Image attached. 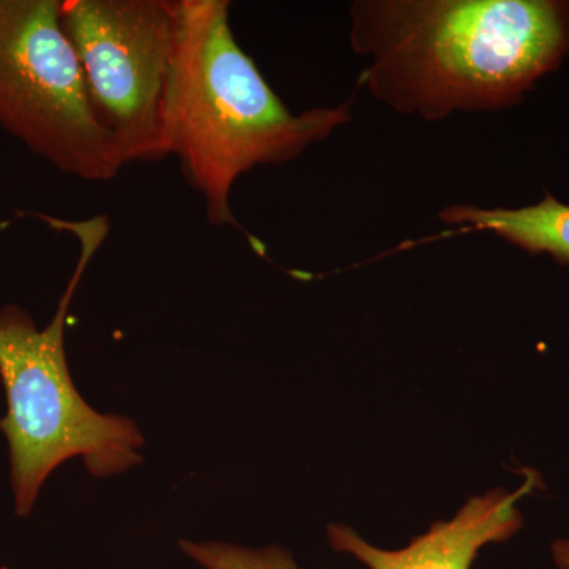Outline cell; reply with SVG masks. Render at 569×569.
Masks as SVG:
<instances>
[{"mask_svg":"<svg viewBox=\"0 0 569 569\" xmlns=\"http://www.w3.org/2000/svg\"><path fill=\"white\" fill-rule=\"evenodd\" d=\"M351 22L370 91L427 121L509 107L569 51L560 0H369Z\"/></svg>","mask_w":569,"mask_h":569,"instance_id":"obj_1","label":"cell"},{"mask_svg":"<svg viewBox=\"0 0 569 569\" xmlns=\"http://www.w3.org/2000/svg\"><path fill=\"white\" fill-rule=\"evenodd\" d=\"M348 119V104L293 114L236 41L230 2L179 0L168 151L203 198L209 222L234 224L231 190L247 171L296 159Z\"/></svg>","mask_w":569,"mask_h":569,"instance_id":"obj_2","label":"cell"},{"mask_svg":"<svg viewBox=\"0 0 569 569\" xmlns=\"http://www.w3.org/2000/svg\"><path fill=\"white\" fill-rule=\"evenodd\" d=\"M44 220L77 234L81 254L47 328H37L20 307L0 310V380L7 396L0 430L9 443L10 482L21 518L32 511L43 482L67 460L81 458L93 477H112L141 462L144 443L133 421L99 413L82 399L63 346L71 299L107 238V219Z\"/></svg>","mask_w":569,"mask_h":569,"instance_id":"obj_3","label":"cell"},{"mask_svg":"<svg viewBox=\"0 0 569 569\" xmlns=\"http://www.w3.org/2000/svg\"><path fill=\"white\" fill-rule=\"evenodd\" d=\"M61 0H0V127L62 173L110 181L126 167L93 112Z\"/></svg>","mask_w":569,"mask_h":569,"instance_id":"obj_4","label":"cell"},{"mask_svg":"<svg viewBox=\"0 0 569 569\" xmlns=\"http://www.w3.org/2000/svg\"><path fill=\"white\" fill-rule=\"evenodd\" d=\"M61 22L93 112L123 163L170 157L167 99L179 0H63Z\"/></svg>","mask_w":569,"mask_h":569,"instance_id":"obj_5","label":"cell"},{"mask_svg":"<svg viewBox=\"0 0 569 569\" xmlns=\"http://www.w3.org/2000/svg\"><path fill=\"white\" fill-rule=\"evenodd\" d=\"M538 481V475L529 470L515 492L497 489L470 498L455 518L433 523L403 549L377 548L347 526L328 527L329 545L369 569H470L485 546L518 533L522 527L518 501L529 496Z\"/></svg>","mask_w":569,"mask_h":569,"instance_id":"obj_6","label":"cell"},{"mask_svg":"<svg viewBox=\"0 0 569 569\" xmlns=\"http://www.w3.org/2000/svg\"><path fill=\"white\" fill-rule=\"evenodd\" d=\"M441 219L490 231L527 252L548 253L561 264L569 263V206L550 193L538 204L519 209L452 206L441 212Z\"/></svg>","mask_w":569,"mask_h":569,"instance_id":"obj_7","label":"cell"},{"mask_svg":"<svg viewBox=\"0 0 569 569\" xmlns=\"http://www.w3.org/2000/svg\"><path fill=\"white\" fill-rule=\"evenodd\" d=\"M181 549L204 569H298L291 553L279 546L249 549L227 542L182 541Z\"/></svg>","mask_w":569,"mask_h":569,"instance_id":"obj_8","label":"cell"},{"mask_svg":"<svg viewBox=\"0 0 569 569\" xmlns=\"http://www.w3.org/2000/svg\"><path fill=\"white\" fill-rule=\"evenodd\" d=\"M552 556L557 567L569 569V539H559L552 545Z\"/></svg>","mask_w":569,"mask_h":569,"instance_id":"obj_9","label":"cell"},{"mask_svg":"<svg viewBox=\"0 0 569 569\" xmlns=\"http://www.w3.org/2000/svg\"><path fill=\"white\" fill-rule=\"evenodd\" d=\"M0 569H7V568H0Z\"/></svg>","mask_w":569,"mask_h":569,"instance_id":"obj_10","label":"cell"}]
</instances>
